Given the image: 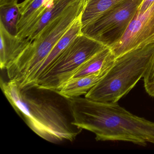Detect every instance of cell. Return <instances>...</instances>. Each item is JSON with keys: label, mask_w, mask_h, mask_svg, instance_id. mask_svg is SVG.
Segmentation results:
<instances>
[{"label": "cell", "mask_w": 154, "mask_h": 154, "mask_svg": "<svg viewBox=\"0 0 154 154\" xmlns=\"http://www.w3.org/2000/svg\"><path fill=\"white\" fill-rule=\"evenodd\" d=\"M68 100L72 124L94 133L96 140L141 146L154 144V122L131 113L118 102H100L81 96Z\"/></svg>", "instance_id": "1"}, {"label": "cell", "mask_w": 154, "mask_h": 154, "mask_svg": "<svg viewBox=\"0 0 154 154\" xmlns=\"http://www.w3.org/2000/svg\"><path fill=\"white\" fill-rule=\"evenodd\" d=\"M1 87L16 112L44 139L54 143L72 141L82 131L69 119L57 91L35 86L20 89L15 82L2 79Z\"/></svg>", "instance_id": "2"}, {"label": "cell", "mask_w": 154, "mask_h": 154, "mask_svg": "<svg viewBox=\"0 0 154 154\" xmlns=\"http://www.w3.org/2000/svg\"><path fill=\"white\" fill-rule=\"evenodd\" d=\"M85 0H79L38 34L19 57L7 70L9 81L20 89L26 86L32 75L54 47L81 15Z\"/></svg>", "instance_id": "3"}, {"label": "cell", "mask_w": 154, "mask_h": 154, "mask_svg": "<svg viewBox=\"0 0 154 154\" xmlns=\"http://www.w3.org/2000/svg\"><path fill=\"white\" fill-rule=\"evenodd\" d=\"M154 56V43L129 51L114 61L105 76L85 98L100 102H118L143 78Z\"/></svg>", "instance_id": "4"}, {"label": "cell", "mask_w": 154, "mask_h": 154, "mask_svg": "<svg viewBox=\"0 0 154 154\" xmlns=\"http://www.w3.org/2000/svg\"><path fill=\"white\" fill-rule=\"evenodd\" d=\"M106 47L81 34L63 51L33 86L58 91L86 61Z\"/></svg>", "instance_id": "5"}, {"label": "cell", "mask_w": 154, "mask_h": 154, "mask_svg": "<svg viewBox=\"0 0 154 154\" xmlns=\"http://www.w3.org/2000/svg\"><path fill=\"white\" fill-rule=\"evenodd\" d=\"M143 1L127 0L122 2L82 28V34L111 48L123 36Z\"/></svg>", "instance_id": "6"}, {"label": "cell", "mask_w": 154, "mask_h": 154, "mask_svg": "<svg viewBox=\"0 0 154 154\" xmlns=\"http://www.w3.org/2000/svg\"><path fill=\"white\" fill-rule=\"evenodd\" d=\"M154 43V2L140 15H136L120 40L111 48L116 58Z\"/></svg>", "instance_id": "7"}, {"label": "cell", "mask_w": 154, "mask_h": 154, "mask_svg": "<svg viewBox=\"0 0 154 154\" xmlns=\"http://www.w3.org/2000/svg\"><path fill=\"white\" fill-rule=\"evenodd\" d=\"M81 15L75 20L68 30L54 47L52 51L32 75L26 87L33 86L38 78L47 71L63 51L71 44L75 38L82 34Z\"/></svg>", "instance_id": "8"}, {"label": "cell", "mask_w": 154, "mask_h": 154, "mask_svg": "<svg viewBox=\"0 0 154 154\" xmlns=\"http://www.w3.org/2000/svg\"><path fill=\"white\" fill-rule=\"evenodd\" d=\"M27 38H22L9 34L0 26V67L6 69L13 63L31 44Z\"/></svg>", "instance_id": "9"}, {"label": "cell", "mask_w": 154, "mask_h": 154, "mask_svg": "<svg viewBox=\"0 0 154 154\" xmlns=\"http://www.w3.org/2000/svg\"><path fill=\"white\" fill-rule=\"evenodd\" d=\"M112 64L95 73L72 78L66 82L57 92L66 99L85 95L105 76Z\"/></svg>", "instance_id": "10"}, {"label": "cell", "mask_w": 154, "mask_h": 154, "mask_svg": "<svg viewBox=\"0 0 154 154\" xmlns=\"http://www.w3.org/2000/svg\"><path fill=\"white\" fill-rule=\"evenodd\" d=\"M51 0H25L19 4L21 17L18 36L27 38L35 22L47 8Z\"/></svg>", "instance_id": "11"}, {"label": "cell", "mask_w": 154, "mask_h": 154, "mask_svg": "<svg viewBox=\"0 0 154 154\" xmlns=\"http://www.w3.org/2000/svg\"><path fill=\"white\" fill-rule=\"evenodd\" d=\"M79 0H51L47 8L37 20L27 38L33 41L49 23L59 17L72 4Z\"/></svg>", "instance_id": "12"}, {"label": "cell", "mask_w": 154, "mask_h": 154, "mask_svg": "<svg viewBox=\"0 0 154 154\" xmlns=\"http://www.w3.org/2000/svg\"><path fill=\"white\" fill-rule=\"evenodd\" d=\"M127 0H85L81 15L82 28L87 26L100 16Z\"/></svg>", "instance_id": "13"}, {"label": "cell", "mask_w": 154, "mask_h": 154, "mask_svg": "<svg viewBox=\"0 0 154 154\" xmlns=\"http://www.w3.org/2000/svg\"><path fill=\"white\" fill-rule=\"evenodd\" d=\"M20 17L18 2L0 0V26L11 35L18 36Z\"/></svg>", "instance_id": "14"}, {"label": "cell", "mask_w": 154, "mask_h": 154, "mask_svg": "<svg viewBox=\"0 0 154 154\" xmlns=\"http://www.w3.org/2000/svg\"><path fill=\"white\" fill-rule=\"evenodd\" d=\"M116 57L109 48L106 47L86 61L72 78L95 73L112 65Z\"/></svg>", "instance_id": "15"}, {"label": "cell", "mask_w": 154, "mask_h": 154, "mask_svg": "<svg viewBox=\"0 0 154 154\" xmlns=\"http://www.w3.org/2000/svg\"><path fill=\"white\" fill-rule=\"evenodd\" d=\"M143 78L146 92L149 95L154 97V56L150 61Z\"/></svg>", "instance_id": "16"}, {"label": "cell", "mask_w": 154, "mask_h": 154, "mask_svg": "<svg viewBox=\"0 0 154 154\" xmlns=\"http://www.w3.org/2000/svg\"><path fill=\"white\" fill-rule=\"evenodd\" d=\"M154 2V0H143L136 15H140L146 11Z\"/></svg>", "instance_id": "17"}, {"label": "cell", "mask_w": 154, "mask_h": 154, "mask_svg": "<svg viewBox=\"0 0 154 154\" xmlns=\"http://www.w3.org/2000/svg\"><path fill=\"white\" fill-rule=\"evenodd\" d=\"M4 1H8L16 2H18V0H4Z\"/></svg>", "instance_id": "18"}]
</instances>
